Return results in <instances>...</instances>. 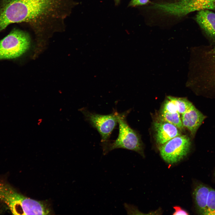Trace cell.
Wrapping results in <instances>:
<instances>
[{
    "instance_id": "obj_5",
    "label": "cell",
    "mask_w": 215,
    "mask_h": 215,
    "mask_svg": "<svg viewBox=\"0 0 215 215\" xmlns=\"http://www.w3.org/2000/svg\"><path fill=\"white\" fill-rule=\"evenodd\" d=\"M191 142L186 135L177 136L160 146L159 151L163 159L168 163H176L185 156L191 148Z\"/></svg>"
},
{
    "instance_id": "obj_19",
    "label": "cell",
    "mask_w": 215,
    "mask_h": 215,
    "mask_svg": "<svg viewBox=\"0 0 215 215\" xmlns=\"http://www.w3.org/2000/svg\"></svg>"
},
{
    "instance_id": "obj_13",
    "label": "cell",
    "mask_w": 215,
    "mask_h": 215,
    "mask_svg": "<svg viewBox=\"0 0 215 215\" xmlns=\"http://www.w3.org/2000/svg\"><path fill=\"white\" fill-rule=\"evenodd\" d=\"M167 98L172 101L175 105L178 112L182 114L188 110L193 105L187 99L168 96Z\"/></svg>"
},
{
    "instance_id": "obj_16",
    "label": "cell",
    "mask_w": 215,
    "mask_h": 215,
    "mask_svg": "<svg viewBox=\"0 0 215 215\" xmlns=\"http://www.w3.org/2000/svg\"><path fill=\"white\" fill-rule=\"evenodd\" d=\"M173 208L175 209V211L173 213V215H188L189 214L187 211L183 209L180 207L175 206Z\"/></svg>"
},
{
    "instance_id": "obj_14",
    "label": "cell",
    "mask_w": 215,
    "mask_h": 215,
    "mask_svg": "<svg viewBox=\"0 0 215 215\" xmlns=\"http://www.w3.org/2000/svg\"><path fill=\"white\" fill-rule=\"evenodd\" d=\"M205 215H215V190L210 187Z\"/></svg>"
},
{
    "instance_id": "obj_6",
    "label": "cell",
    "mask_w": 215,
    "mask_h": 215,
    "mask_svg": "<svg viewBox=\"0 0 215 215\" xmlns=\"http://www.w3.org/2000/svg\"><path fill=\"white\" fill-rule=\"evenodd\" d=\"M27 197L19 193L11 186L0 180V200L14 215H22Z\"/></svg>"
},
{
    "instance_id": "obj_15",
    "label": "cell",
    "mask_w": 215,
    "mask_h": 215,
    "mask_svg": "<svg viewBox=\"0 0 215 215\" xmlns=\"http://www.w3.org/2000/svg\"><path fill=\"white\" fill-rule=\"evenodd\" d=\"M149 0H132L129 5L132 6L142 5L146 4Z\"/></svg>"
},
{
    "instance_id": "obj_11",
    "label": "cell",
    "mask_w": 215,
    "mask_h": 215,
    "mask_svg": "<svg viewBox=\"0 0 215 215\" xmlns=\"http://www.w3.org/2000/svg\"><path fill=\"white\" fill-rule=\"evenodd\" d=\"M210 188V187L201 183L196 184L194 187L193 195L197 211L199 214H206Z\"/></svg>"
},
{
    "instance_id": "obj_10",
    "label": "cell",
    "mask_w": 215,
    "mask_h": 215,
    "mask_svg": "<svg viewBox=\"0 0 215 215\" xmlns=\"http://www.w3.org/2000/svg\"><path fill=\"white\" fill-rule=\"evenodd\" d=\"M196 20L206 34L215 40V13L208 10L199 11Z\"/></svg>"
},
{
    "instance_id": "obj_7",
    "label": "cell",
    "mask_w": 215,
    "mask_h": 215,
    "mask_svg": "<svg viewBox=\"0 0 215 215\" xmlns=\"http://www.w3.org/2000/svg\"><path fill=\"white\" fill-rule=\"evenodd\" d=\"M199 76L200 87L205 90H215V55L203 52Z\"/></svg>"
},
{
    "instance_id": "obj_3",
    "label": "cell",
    "mask_w": 215,
    "mask_h": 215,
    "mask_svg": "<svg viewBox=\"0 0 215 215\" xmlns=\"http://www.w3.org/2000/svg\"><path fill=\"white\" fill-rule=\"evenodd\" d=\"M153 5V8L167 14L181 16L195 11L215 9V0H177Z\"/></svg>"
},
{
    "instance_id": "obj_8",
    "label": "cell",
    "mask_w": 215,
    "mask_h": 215,
    "mask_svg": "<svg viewBox=\"0 0 215 215\" xmlns=\"http://www.w3.org/2000/svg\"><path fill=\"white\" fill-rule=\"evenodd\" d=\"M156 143L160 146L172 138L181 135L179 129L174 125L159 119L154 123Z\"/></svg>"
},
{
    "instance_id": "obj_18",
    "label": "cell",
    "mask_w": 215,
    "mask_h": 215,
    "mask_svg": "<svg viewBox=\"0 0 215 215\" xmlns=\"http://www.w3.org/2000/svg\"><path fill=\"white\" fill-rule=\"evenodd\" d=\"M116 0V2H118V1H119V0Z\"/></svg>"
},
{
    "instance_id": "obj_1",
    "label": "cell",
    "mask_w": 215,
    "mask_h": 215,
    "mask_svg": "<svg viewBox=\"0 0 215 215\" xmlns=\"http://www.w3.org/2000/svg\"><path fill=\"white\" fill-rule=\"evenodd\" d=\"M128 113V111L120 113L118 122L119 132L117 138L112 142H102L104 155L116 149L123 148L135 151L144 156L140 137L127 122L126 117Z\"/></svg>"
},
{
    "instance_id": "obj_17",
    "label": "cell",
    "mask_w": 215,
    "mask_h": 215,
    "mask_svg": "<svg viewBox=\"0 0 215 215\" xmlns=\"http://www.w3.org/2000/svg\"><path fill=\"white\" fill-rule=\"evenodd\" d=\"M205 51L208 53L215 55V46L213 48H211L209 49L206 50Z\"/></svg>"
},
{
    "instance_id": "obj_12",
    "label": "cell",
    "mask_w": 215,
    "mask_h": 215,
    "mask_svg": "<svg viewBox=\"0 0 215 215\" xmlns=\"http://www.w3.org/2000/svg\"><path fill=\"white\" fill-rule=\"evenodd\" d=\"M180 114L178 112L171 113L162 110L160 119L169 122L176 126L179 129H183Z\"/></svg>"
},
{
    "instance_id": "obj_9",
    "label": "cell",
    "mask_w": 215,
    "mask_h": 215,
    "mask_svg": "<svg viewBox=\"0 0 215 215\" xmlns=\"http://www.w3.org/2000/svg\"><path fill=\"white\" fill-rule=\"evenodd\" d=\"M205 117L193 105L188 110L182 114L181 120L183 127L187 128L194 136Z\"/></svg>"
},
{
    "instance_id": "obj_2",
    "label": "cell",
    "mask_w": 215,
    "mask_h": 215,
    "mask_svg": "<svg viewBox=\"0 0 215 215\" xmlns=\"http://www.w3.org/2000/svg\"><path fill=\"white\" fill-rule=\"evenodd\" d=\"M30 44L28 34L21 30L13 29L0 40V60L20 57L28 49Z\"/></svg>"
},
{
    "instance_id": "obj_4",
    "label": "cell",
    "mask_w": 215,
    "mask_h": 215,
    "mask_svg": "<svg viewBox=\"0 0 215 215\" xmlns=\"http://www.w3.org/2000/svg\"><path fill=\"white\" fill-rule=\"evenodd\" d=\"M79 110L86 120L98 132L101 138V142L109 141L111 133L118 123L120 113L115 111L110 114L101 115L90 112L85 108Z\"/></svg>"
}]
</instances>
